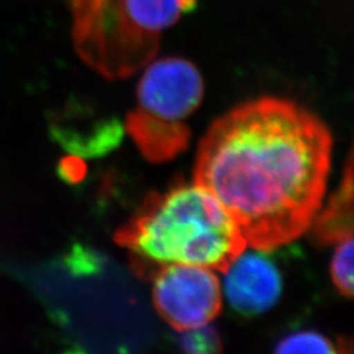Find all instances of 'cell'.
<instances>
[{
	"mask_svg": "<svg viewBox=\"0 0 354 354\" xmlns=\"http://www.w3.org/2000/svg\"><path fill=\"white\" fill-rule=\"evenodd\" d=\"M332 145L317 114L289 99L261 96L210 125L193 181L223 206L251 248L274 250L307 232L320 210Z\"/></svg>",
	"mask_w": 354,
	"mask_h": 354,
	"instance_id": "6da1fadb",
	"label": "cell"
},
{
	"mask_svg": "<svg viewBox=\"0 0 354 354\" xmlns=\"http://www.w3.org/2000/svg\"><path fill=\"white\" fill-rule=\"evenodd\" d=\"M113 239L127 250L131 272L147 282L176 264L225 272L247 247L223 206L194 181L149 193Z\"/></svg>",
	"mask_w": 354,
	"mask_h": 354,
	"instance_id": "7a4b0ae2",
	"label": "cell"
},
{
	"mask_svg": "<svg viewBox=\"0 0 354 354\" xmlns=\"http://www.w3.org/2000/svg\"><path fill=\"white\" fill-rule=\"evenodd\" d=\"M79 58L108 80L127 79L150 64L167 29L197 0H64Z\"/></svg>",
	"mask_w": 354,
	"mask_h": 354,
	"instance_id": "3957f363",
	"label": "cell"
},
{
	"mask_svg": "<svg viewBox=\"0 0 354 354\" xmlns=\"http://www.w3.org/2000/svg\"><path fill=\"white\" fill-rule=\"evenodd\" d=\"M203 93V74L189 59L167 57L143 67L137 105L127 113L125 130L147 162L167 163L188 149V120Z\"/></svg>",
	"mask_w": 354,
	"mask_h": 354,
	"instance_id": "277c9868",
	"label": "cell"
},
{
	"mask_svg": "<svg viewBox=\"0 0 354 354\" xmlns=\"http://www.w3.org/2000/svg\"><path fill=\"white\" fill-rule=\"evenodd\" d=\"M152 282L156 313L178 332L212 323L222 310V286L212 269L184 264L167 266Z\"/></svg>",
	"mask_w": 354,
	"mask_h": 354,
	"instance_id": "5b68a950",
	"label": "cell"
},
{
	"mask_svg": "<svg viewBox=\"0 0 354 354\" xmlns=\"http://www.w3.org/2000/svg\"><path fill=\"white\" fill-rule=\"evenodd\" d=\"M223 289L230 306L244 317L269 311L282 294L279 268L263 253L243 252L225 270Z\"/></svg>",
	"mask_w": 354,
	"mask_h": 354,
	"instance_id": "8992f818",
	"label": "cell"
},
{
	"mask_svg": "<svg viewBox=\"0 0 354 354\" xmlns=\"http://www.w3.org/2000/svg\"><path fill=\"white\" fill-rule=\"evenodd\" d=\"M310 238L317 245H329L353 235V155L349 152L342 184L324 209L317 212L310 227Z\"/></svg>",
	"mask_w": 354,
	"mask_h": 354,
	"instance_id": "52a82bcc",
	"label": "cell"
},
{
	"mask_svg": "<svg viewBox=\"0 0 354 354\" xmlns=\"http://www.w3.org/2000/svg\"><path fill=\"white\" fill-rule=\"evenodd\" d=\"M330 261V279L344 297H353V235L336 243Z\"/></svg>",
	"mask_w": 354,
	"mask_h": 354,
	"instance_id": "ba28073f",
	"label": "cell"
},
{
	"mask_svg": "<svg viewBox=\"0 0 354 354\" xmlns=\"http://www.w3.org/2000/svg\"><path fill=\"white\" fill-rule=\"evenodd\" d=\"M276 353H335V342L315 330H301L282 339L276 346Z\"/></svg>",
	"mask_w": 354,
	"mask_h": 354,
	"instance_id": "9c48e42d",
	"label": "cell"
},
{
	"mask_svg": "<svg viewBox=\"0 0 354 354\" xmlns=\"http://www.w3.org/2000/svg\"><path fill=\"white\" fill-rule=\"evenodd\" d=\"M178 344L187 353L212 354L223 352L221 335L214 327L209 324L184 330L180 336Z\"/></svg>",
	"mask_w": 354,
	"mask_h": 354,
	"instance_id": "30bf717a",
	"label": "cell"
},
{
	"mask_svg": "<svg viewBox=\"0 0 354 354\" xmlns=\"http://www.w3.org/2000/svg\"><path fill=\"white\" fill-rule=\"evenodd\" d=\"M58 172H59V176L66 181L77 183L84 176L86 168L80 159H77L75 156H67L61 160Z\"/></svg>",
	"mask_w": 354,
	"mask_h": 354,
	"instance_id": "8fae6325",
	"label": "cell"
}]
</instances>
